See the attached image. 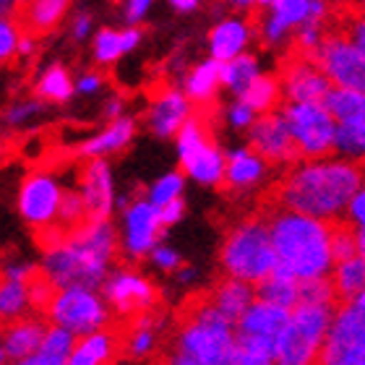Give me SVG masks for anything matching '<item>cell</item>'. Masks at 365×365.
Wrapping results in <instances>:
<instances>
[{
	"label": "cell",
	"mask_w": 365,
	"mask_h": 365,
	"mask_svg": "<svg viewBox=\"0 0 365 365\" xmlns=\"http://www.w3.org/2000/svg\"><path fill=\"white\" fill-rule=\"evenodd\" d=\"M365 185V160H324L289 168L259 198L261 214L336 220Z\"/></svg>",
	"instance_id": "obj_1"
},
{
	"label": "cell",
	"mask_w": 365,
	"mask_h": 365,
	"mask_svg": "<svg viewBox=\"0 0 365 365\" xmlns=\"http://www.w3.org/2000/svg\"><path fill=\"white\" fill-rule=\"evenodd\" d=\"M120 251V237L113 220H86L71 230L61 245L42 253L39 274L55 289H102L113 261Z\"/></svg>",
	"instance_id": "obj_2"
},
{
	"label": "cell",
	"mask_w": 365,
	"mask_h": 365,
	"mask_svg": "<svg viewBox=\"0 0 365 365\" xmlns=\"http://www.w3.org/2000/svg\"><path fill=\"white\" fill-rule=\"evenodd\" d=\"M261 214V212H259ZM272 227L277 272L297 282L327 277L331 259V225L329 220H313L303 214H264Z\"/></svg>",
	"instance_id": "obj_3"
},
{
	"label": "cell",
	"mask_w": 365,
	"mask_h": 365,
	"mask_svg": "<svg viewBox=\"0 0 365 365\" xmlns=\"http://www.w3.org/2000/svg\"><path fill=\"white\" fill-rule=\"evenodd\" d=\"M173 352L201 365H237V331L214 305L212 292L190 295L178 313Z\"/></svg>",
	"instance_id": "obj_4"
},
{
	"label": "cell",
	"mask_w": 365,
	"mask_h": 365,
	"mask_svg": "<svg viewBox=\"0 0 365 365\" xmlns=\"http://www.w3.org/2000/svg\"><path fill=\"white\" fill-rule=\"evenodd\" d=\"M222 269L227 277L256 284L267 282L277 272V251H274L272 227L264 214H253L237 222L230 230L220 251Z\"/></svg>",
	"instance_id": "obj_5"
},
{
	"label": "cell",
	"mask_w": 365,
	"mask_h": 365,
	"mask_svg": "<svg viewBox=\"0 0 365 365\" xmlns=\"http://www.w3.org/2000/svg\"><path fill=\"white\" fill-rule=\"evenodd\" d=\"M336 308L331 305H297L287 329L277 339V365H316L329 329L334 324Z\"/></svg>",
	"instance_id": "obj_6"
},
{
	"label": "cell",
	"mask_w": 365,
	"mask_h": 365,
	"mask_svg": "<svg viewBox=\"0 0 365 365\" xmlns=\"http://www.w3.org/2000/svg\"><path fill=\"white\" fill-rule=\"evenodd\" d=\"M209 113H212V107L198 110L182 125V130L178 133V157H180V170L196 182L222 185L225 170H227V157L214 141Z\"/></svg>",
	"instance_id": "obj_7"
},
{
	"label": "cell",
	"mask_w": 365,
	"mask_h": 365,
	"mask_svg": "<svg viewBox=\"0 0 365 365\" xmlns=\"http://www.w3.org/2000/svg\"><path fill=\"white\" fill-rule=\"evenodd\" d=\"M45 316L50 321V327H61L66 331H71L76 339H84V336L110 329L113 308L94 289L73 287L58 289L53 303L47 305Z\"/></svg>",
	"instance_id": "obj_8"
},
{
	"label": "cell",
	"mask_w": 365,
	"mask_h": 365,
	"mask_svg": "<svg viewBox=\"0 0 365 365\" xmlns=\"http://www.w3.org/2000/svg\"><path fill=\"white\" fill-rule=\"evenodd\" d=\"M327 3H311V0H274V3H256L248 8V21L253 34L264 45H277L289 29H305L327 19Z\"/></svg>",
	"instance_id": "obj_9"
},
{
	"label": "cell",
	"mask_w": 365,
	"mask_h": 365,
	"mask_svg": "<svg viewBox=\"0 0 365 365\" xmlns=\"http://www.w3.org/2000/svg\"><path fill=\"white\" fill-rule=\"evenodd\" d=\"M282 115L289 125L300 160L324 162L329 154L336 152L339 123L324 105H287Z\"/></svg>",
	"instance_id": "obj_10"
},
{
	"label": "cell",
	"mask_w": 365,
	"mask_h": 365,
	"mask_svg": "<svg viewBox=\"0 0 365 365\" xmlns=\"http://www.w3.org/2000/svg\"><path fill=\"white\" fill-rule=\"evenodd\" d=\"M321 45L313 55V63L329 76L336 89H352L365 94V53L347 37L336 34L321 24Z\"/></svg>",
	"instance_id": "obj_11"
},
{
	"label": "cell",
	"mask_w": 365,
	"mask_h": 365,
	"mask_svg": "<svg viewBox=\"0 0 365 365\" xmlns=\"http://www.w3.org/2000/svg\"><path fill=\"white\" fill-rule=\"evenodd\" d=\"M63 196H66V188H63L61 180L53 173H47V170H31L29 175L21 180L16 206H19L21 220L29 227L37 230V232H42V230L58 225Z\"/></svg>",
	"instance_id": "obj_12"
},
{
	"label": "cell",
	"mask_w": 365,
	"mask_h": 365,
	"mask_svg": "<svg viewBox=\"0 0 365 365\" xmlns=\"http://www.w3.org/2000/svg\"><path fill=\"white\" fill-rule=\"evenodd\" d=\"M277 81L289 105H324L329 91L334 89L327 73L308 55H300L289 47L282 55Z\"/></svg>",
	"instance_id": "obj_13"
},
{
	"label": "cell",
	"mask_w": 365,
	"mask_h": 365,
	"mask_svg": "<svg viewBox=\"0 0 365 365\" xmlns=\"http://www.w3.org/2000/svg\"><path fill=\"white\" fill-rule=\"evenodd\" d=\"M102 297L107 305L120 316H144V313H154L157 303H160V292L152 282L146 279L144 274H138L136 269L128 267H115L107 274L105 284H102Z\"/></svg>",
	"instance_id": "obj_14"
},
{
	"label": "cell",
	"mask_w": 365,
	"mask_h": 365,
	"mask_svg": "<svg viewBox=\"0 0 365 365\" xmlns=\"http://www.w3.org/2000/svg\"><path fill=\"white\" fill-rule=\"evenodd\" d=\"M251 133H248V146L256 157L267 162V165H292L295 168L300 162L297 146L292 141L289 125L282 113H269L259 115L253 123Z\"/></svg>",
	"instance_id": "obj_15"
},
{
	"label": "cell",
	"mask_w": 365,
	"mask_h": 365,
	"mask_svg": "<svg viewBox=\"0 0 365 365\" xmlns=\"http://www.w3.org/2000/svg\"><path fill=\"white\" fill-rule=\"evenodd\" d=\"M162 220L160 209L149 198H130L128 209L123 212V237L120 248L128 259L152 256V251L160 245Z\"/></svg>",
	"instance_id": "obj_16"
},
{
	"label": "cell",
	"mask_w": 365,
	"mask_h": 365,
	"mask_svg": "<svg viewBox=\"0 0 365 365\" xmlns=\"http://www.w3.org/2000/svg\"><path fill=\"white\" fill-rule=\"evenodd\" d=\"M190 118H193V107H190L185 91L175 89V86H160L154 91L149 110H146V123L154 136H178Z\"/></svg>",
	"instance_id": "obj_17"
},
{
	"label": "cell",
	"mask_w": 365,
	"mask_h": 365,
	"mask_svg": "<svg viewBox=\"0 0 365 365\" xmlns=\"http://www.w3.org/2000/svg\"><path fill=\"white\" fill-rule=\"evenodd\" d=\"M78 193L84 198L89 220H110L113 209L118 206L115 196L113 170L107 160H89L78 178Z\"/></svg>",
	"instance_id": "obj_18"
},
{
	"label": "cell",
	"mask_w": 365,
	"mask_h": 365,
	"mask_svg": "<svg viewBox=\"0 0 365 365\" xmlns=\"http://www.w3.org/2000/svg\"><path fill=\"white\" fill-rule=\"evenodd\" d=\"M47 327L50 324H45L39 316H31V313L26 319H19L14 324H8V327H0V342L6 347L11 365H19L24 360H29L31 355H37L39 347H42V339L47 334Z\"/></svg>",
	"instance_id": "obj_19"
},
{
	"label": "cell",
	"mask_w": 365,
	"mask_h": 365,
	"mask_svg": "<svg viewBox=\"0 0 365 365\" xmlns=\"http://www.w3.org/2000/svg\"><path fill=\"white\" fill-rule=\"evenodd\" d=\"M253 37V26L248 21V16H230L222 19L212 31H209V50L212 58L220 63H230L240 58L248 45V39Z\"/></svg>",
	"instance_id": "obj_20"
},
{
	"label": "cell",
	"mask_w": 365,
	"mask_h": 365,
	"mask_svg": "<svg viewBox=\"0 0 365 365\" xmlns=\"http://www.w3.org/2000/svg\"><path fill=\"white\" fill-rule=\"evenodd\" d=\"M289 319H292V311H287V308H279V305L267 303V300H256L240 319L235 331L240 336H259V339L277 342L282 331L287 329Z\"/></svg>",
	"instance_id": "obj_21"
},
{
	"label": "cell",
	"mask_w": 365,
	"mask_h": 365,
	"mask_svg": "<svg viewBox=\"0 0 365 365\" xmlns=\"http://www.w3.org/2000/svg\"><path fill=\"white\" fill-rule=\"evenodd\" d=\"M133 136H136V120L125 115V118H120V120L107 123L99 133L86 138L84 144L78 146V154L86 157V162L105 160L107 154H115V152H120V149H125V146L133 141Z\"/></svg>",
	"instance_id": "obj_22"
},
{
	"label": "cell",
	"mask_w": 365,
	"mask_h": 365,
	"mask_svg": "<svg viewBox=\"0 0 365 365\" xmlns=\"http://www.w3.org/2000/svg\"><path fill=\"white\" fill-rule=\"evenodd\" d=\"M209 292H212V300H214V305L220 308L222 316H225L230 324H235V327L240 324V319H243L245 313H248V308L256 303V300H253V295H256L253 284L235 279V277H222Z\"/></svg>",
	"instance_id": "obj_23"
},
{
	"label": "cell",
	"mask_w": 365,
	"mask_h": 365,
	"mask_svg": "<svg viewBox=\"0 0 365 365\" xmlns=\"http://www.w3.org/2000/svg\"><path fill=\"white\" fill-rule=\"evenodd\" d=\"M123 347V331L105 329L97 334L78 339L71 352L68 365H113L115 355Z\"/></svg>",
	"instance_id": "obj_24"
},
{
	"label": "cell",
	"mask_w": 365,
	"mask_h": 365,
	"mask_svg": "<svg viewBox=\"0 0 365 365\" xmlns=\"http://www.w3.org/2000/svg\"><path fill=\"white\" fill-rule=\"evenodd\" d=\"M220 84H222V63L209 58V61L198 63L196 68L185 76V97L190 99V105H198L201 110L214 107Z\"/></svg>",
	"instance_id": "obj_25"
},
{
	"label": "cell",
	"mask_w": 365,
	"mask_h": 365,
	"mask_svg": "<svg viewBox=\"0 0 365 365\" xmlns=\"http://www.w3.org/2000/svg\"><path fill=\"white\" fill-rule=\"evenodd\" d=\"M138 42H141V31H138L136 26H128V29H123V31L105 26V29H99L97 34H94V42H91L94 63L110 66V63H115L125 53L136 50Z\"/></svg>",
	"instance_id": "obj_26"
},
{
	"label": "cell",
	"mask_w": 365,
	"mask_h": 365,
	"mask_svg": "<svg viewBox=\"0 0 365 365\" xmlns=\"http://www.w3.org/2000/svg\"><path fill=\"white\" fill-rule=\"evenodd\" d=\"M267 173V162L256 157L251 149H237L227 154V170H225V188L227 190H245L256 185L261 175Z\"/></svg>",
	"instance_id": "obj_27"
},
{
	"label": "cell",
	"mask_w": 365,
	"mask_h": 365,
	"mask_svg": "<svg viewBox=\"0 0 365 365\" xmlns=\"http://www.w3.org/2000/svg\"><path fill=\"white\" fill-rule=\"evenodd\" d=\"M331 284H334L336 311H342L347 305L358 300V295L365 289V261L363 256H355L350 261L336 264L331 274Z\"/></svg>",
	"instance_id": "obj_28"
},
{
	"label": "cell",
	"mask_w": 365,
	"mask_h": 365,
	"mask_svg": "<svg viewBox=\"0 0 365 365\" xmlns=\"http://www.w3.org/2000/svg\"><path fill=\"white\" fill-rule=\"evenodd\" d=\"M68 3L66 0H34L19 8V16L24 24V31L39 34V31H53L63 21V16L68 14Z\"/></svg>",
	"instance_id": "obj_29"
},
{
	"label": "cell",
	"mask_w": 365,
	"mask_h": 365,
	"mask_svg": "<svg viewBox=\"0 0 365 365\" xmlns=\"http://www.w3.org/2000/svg\"><path fill=\"white\" fill-rule=\"evenodd\" d=\"M34 91H37V99H42V102L63 105L76 94V81L71 78V71L63 63H50L34 81Z\"/></svg>",
	"instance_id": "obj_30"
},
{
	"label": "cell",
	"mask_w": 365,
	"mask_h": 365,
	"mask_svg": "<svg viewBox=\"0 0 365 365\" xmlns=\"http://www.w3.org/2000/svg\"><path fill=\"white\" fill-rule=\"evenodd\" d=\"M157 327H160L157 313H144V316L130 319L128 329L123 334V350H125V355L136 360L152 355L154 347H157Z\"/></svg>",
	"instance_id": "obj_31"
},
{
	"label": "cell",
	"mask_w": 365,
	"mask_h": 365,
	"mask_svg": "<svg viewBox=\"0 0 365 365\" xmlns=\"http://www.w3.org/2000/svg\"><path fill=\"white\" fill-rule=\"evenodd\" d=\"M31 311L29 284L0 277V327H8L19 319H26Z\"/></svg>",
	"instance_id": "obj_32"
},
{
	"label": "cell",
	"mask_w": 365,
	"mask_h": 365,
	"mask_svg": "<svg viewBox=\"0 0 365 365\" xmlns=\"http://www.w3.org/2000/svg\"><path fill=\"white\" fill-rule=\"evenodd\" d=\"M256 295L259 300H267V303L279 305V308H287V311H295L300 305V282L287 277V274L274 272L267 282H261L256 287Z\"/></svg>",
	"instance_id": "obj_33"
},
{
	"label": "cell",
	"mask_w": 365,
	"mask_h": 365,
	"mask_svg": "<svg viewBox=\"0 0 365 365\" xmlns=\"http://www.w3.org/2000/svg\"><path fill=\"white\" fill-rule=\"evenodd\" d=\"M331 118H334L339 125H347V123H358L365 118V94L363 91H352V89H331L329 91L327 102H324Z\"/></svg>",
	"instance_id": "obj_34"
},
{
	"label": "cell",
	"mask_w": 365,
	"mask_h": 365,
	"mask_svg": "<svg viewBox=\"0 0 365 365\" xmlns=\"http://www.w3.org/2000/svg\"><path fill=\"white\" fill-rule=\"evenodd\" d=\"M240 102H245L253 113L269 115L284 102V94H282V86H279V81H277V76H259L248 89H245Z\"/></svg>",
	"instance_id": "obj_35"
},
{
	"label": "cell",
	"mask_w": 365,
	"mask_h": 365,
	"mask_svg": "<svg viewBox=\"0 0 365 365\" xmlns=\"http://www.w3.org/2000/svg\"><path fill=\"white\" fill-rule=\"evenodd\" d=\"M329 225H331V259H334V267L342 264V261H350L355 256H360V245H358L360 230L350 220H342V217L329 220Z\"/></svg>",
	"instance_id": "obj_36"
},
{
	"label": "cell",
	"mask_w": 365,
	"mask_h": 365,
	"mask_svg": "<svg viewBox=\"0 0 365 365\" xmlns=\"http://www.w3.org/2000/svg\"><path fill=\"white\" fill-rule=\"evenodd\" d=\"M259 66H256V58L253 55H240L235 61L230 63H222V84L232 89L237 97H243L245 89L259 78Z\"/></svg>",
	"instance_id": "obj_37"
},
{
	"label": "cell",
	"mask_w": 365,
	"mask_h": 365,
	"mask_svg": "<svg viewBox=\"0 0 365 365\" xmlns=\"http://www.w3.org/2000/svg\"><path fill=\"white\" fill-rule=\"evenodd\" d=\"M274 350H277V342L272 339L237 334V365H277Z\"/></svg>",
	"instance_id": "obj_38"
},
{
	"label": "cell",
	"mask_w": 365,
	"mask_h": 365,
	"mask_svg": "<svg viewBox=\"0 0 365 365\" xmlns=\"http://www.w3.org/2000/svg\"><path fill=\"white\" fill-rule=\"evenodd\" d=\"M182 185H185V175L175 170V173H168V175H162L160 180H154L149 193H146V198H149L157 209H162V206H168L180 198Z\"/></svg>",
	"instance_id": "obj_39"
},
{
	"label": "cell",
	"mask_w": 365,
	"mask_h": 365,
	"mask_svg": "<svg viewBox=\"0 0 365 365\" xmlns=\"http://www.w3.org/2000/svg\"><path fill=\"white\" fill-rule=\"evenodd\" d=\"M336 149L344 154H350V157H355V160H363L365 157V118L358 123L339 125V133H336Z\"/></svg>",
	"instance_id": "obj_40"
},
{
	"label": "cell",
	"mask_w": 365,
	"mask_h": 365,
	"mask_svg": "<svg viewBox=\"0 0 365 365\" xmlns=\"http://www.w3.org/2000/svg\"><path fill=\"white\" fill-rule=\"evenodd\" d=\"M89 220V214H86V206H84V198L78 190H66V196H63V204H61V217H58V225L63 230H76L78 225H84Z\"/></svg>",
	"instance_id": "obj_41"
},
{
	"label": "cell",
	"mask_w": 365,
	"mask_h": 365,
	"mask_svg": "<svg viewBox=\"0 0 365 365\" xmlns=\"http://www.w3.org/2000/svg\"><path fill=\"white\" fill-rule=\"evenodd\" d=\"M24 29L16 19H0V66L8 63L14 55H19V42H21Z\"/></svg>",
	"instance_id": "obj_42"
},
{
	"label": "cell",
	"mask_w": 365,
	"mask_h": 365,
	"mask_svg": "<svg viewBox=\"0 0 365 365\" xmlns=\"http://www.w3.org/2000/svg\"><path fill=\"white\" fill-rule=\"evenodd\" d=\"M39 113H42V99H19L3 113V123L11 125V128H19L26 120L37 118Z\"/></svg>",
	"instance_id": "obj_43"
},
{
	"label": "cell",
	"mask_w": 365,
	"mask_h": 365,
	"mask_svg": "<svg viewBox=\"0 0 365 365\" xmlns=\"http://www.w3.org/2000/svg\"><path fill=\"white\" fill-rule=\"evenodd\" d=\"M0 277L3 279H14V282H24L29 284L31 279L39 277V264H31V261H21V259H11L0 267Z\"/></svg>",
	"instance_id": "obj_44"
},
{
	"label": "cell",
	"mask_w": 365,
	"mask_h": 365,
	"mask_svg": "<svg viewBox=\"0 0 365 365\" xmlns=\"http://www.w3.org/2000/svg\"><path fill=\"white\" fill-rule=\"evenodd\" d=\"M152 261L162 269V272H180V269H182L180 253H178L175 248H170V245H165V243H160V245H157V248L152 251Z\"/></svg>",
	"instance_id": "obj_45"
},
{
	"label": "cell",
	"mask_w": 365,
	"mask_h": 365,
	"mask_svg": "<svg viewBox=\"0 0 365 365\" xmlns=\"http://www.w3.org/2000/svg\"><path fill=\"white\" fill-rule=\"evenodd\" d=\"M227 115H230V123L237 125V128H251L253 123H256V113L245 102H235V105L230 107Z\"/></svg>",
	"instance_id": "obj_46"
},
{
	"label": "cell",
	"mask_w": 365,
	"mask_h": 365,
	"mask_svg": "<svg viewBox=\"0 0 365 365\" xmlns=\"http://www.w3.org/2000/svg\"><path fill=\"white\" fill-rule=\"evenodd\" d=\"M91 29H94V19H91V14L78 11V14L73 16V21H71V37L76 39V42H84V39L91 34Z\"/></svg>",
	"instance_id": "obj_47"
},
{
	"label": "cell",
	"mask_w": 365,
	"mask_h": 365,
	"mask_svg": "<svg viewBox=\"0 0 365 365\" xmlns=\"http://www.w3.org/2000/svg\"><path fill=\"white\" fill-rule=\"evenodd\" d=\"M102 86H105V76H102V73H97V71L81 73V76L76 78V91H78V94H97Z\"/></svg>",
	"instance_id": "obj_48"
},
{
	"label": "cell",
	"mask_w": 365,
	"mask_h": 365,
	"mask_svg": "<svg viewBox=\"0 0 365 365\" xmlns=\"http://www.w3.org/2000/svg\"><path fill=\"white\" fill-rule=\"evenodd\" d=\"M149 8H152L149 0H130V3H125L123 16H125V21H128L130 26H136V24L144 21V16L149 14Z\"/></svg>",
	"instance_id": "obj_49"
},
{
	"label": "cell",
	"mask_w": 365,
	"mask_h": 365,
	"mask_svg": "<svg viewBox=\"0 0 365 365\" xmlns=\"http://www.w3.org/2000/svg\"><path fill=\"white\" fill-rule=\"evenodd\" d=\"M350 222L355 225V227H360V232H365V185L358 190V196L352 198L350 204Z\"/></svg>",
	"instance_id": "obj_50"
},
{
	"label": "cell",
	"mask_w": 365,
	"mask_h": 365,
	"mask_svg": "<svg viewBox=\"0 0 365 365\" xmlns=\"http://www.w3.org/2000/svg\"><path fill=\"white\" fill-rule=\"evenodd\" d=\"M182 214H185V201H182V198H178V201H173V204H168V206H162L160 209L162 227H170V225L180 222Z\"/></svg>",
	"instance_id": "obj_51"
},
{
	"label": "cell",
	"mask_w": 365,
	"mask_h": 365,
	"mask_svg": "<svg viewBox=\"0 0 365 365\" xmlns=\"http://www.w3.org/2000/svg\"><path fill=\"white\" fill-rule=\"evenodd\" d=\"M102 110H105V118L110 123H115V120H120V118H125V115H123V97H110L105 102V107H102Z\"/></svg>",
	"instance_id": "obj_52"
},
{
	"label": "cell",
	"mask_w": 365,
	"mask_h": 365,
	"mask_svg": "<svg viewBox=\"0 0 365 365\" xmlns=\"http://www.w3.org/2000/svg\"><path fill=\"white\" fill-rule=\"evenodd\" d=\"M34 47H37V39H34V34L24 31L21 42H19V55H31V53H34Z\"/></svg>",
	"instance_id": "obj_53"
},
{
	"label": "cell",
	"mask_w": 365,
	"mask_h": 365,
	"mask_svg": "<svg viewBox=\"0 0 365 365\" xmlns=\"http://www.w3.org/2000/svg\"><path fill=\"white\" fill-rule=\"evenodd\" d=\"M19 3H11V0H0V19H16L19 16Z\"/></svg>",
	"instance_id": "obj_54"
},
{
	"label": "cell",
	"mask_w": 365,
	"mask_h": 365,
	"mask_svg": "<svg viewBox=\"0 0 365 365\" xmlns=\"http://www.w3.org/2000/svg\"><path fill=\"white\" fill-rule=\"evenodd\" d=\"M170 6L175 8V11H180V14H188V11H196L198 3H196V0H173Z\"/></svg>",
	"instance_id": "obj_55"
},
{
	"label": "cell",
	"mask_w": 365,
	"mask_h": 365,
	"mask_svg": "<svg viewBox=\"0 0 365 365\" xmlns=\"http://www.w3.org/2000/svg\"><path fill=\"white\" fill-rule=\"evenodd\" d=\"M168 365H201V363L185 358V355H180V352H170V355H168Z\"/></svg>",
	"instance_id": "obj_56"
},
{
	"label": "cell",
	"mask_w": 365,
	"mask_h": 365,
	"mask_svg": "<svg viewBox=\"0 0 365 365\" xmlns=\"http://www.w3.org/2000/svg\"><path fill=\"white\" fill-rule=\"evenodd\" d=\"M193 274H196L193 269L185 267V269H180V272H178V279H180V282H190V279H193Z\"/></svg>",
	"instance_id": "obj_57"
},
{
	"label": "cell",
	"mask_w": 365,
	"mask_h": 365,
	"mask_svg": "<svg viewBox=\"0 0 365 365\" xmlns=\"http://www.w3.org/2000/svg\"><path fill=\"white\" fill-rule=\"evenodd\" d=\"M11 360H8V352H6V347H3V342H0V365H8Z\"/></svg>",
	"instance_id": "obj_58"
},
{
	"label": "cell",
	"mask_w": 365,
	"mask_h": 365,
	"mask_svg": "<svg viewBox=\"0 0 365 365\" xmlns=\"http://www.w3.org/2000/svg\"><path fill=\"white\" fill-rule=\"evenodd\" d=\"M352 305H358L360 311L365 313V289H363V292H360V295H358V300H355V303H352Z\"/></svg>",
	"instance_id": "obj_59"
},
{
	"label": "cell",
	"mask_w": 365,
	"mask_h": 365,
	"mask_svg": "<svg viewBox=\"0 0 365 365\" xmlns=\"http://www.w3.org/2000/svg\"><path fill=\"white\" fill-rule=\"evenodd\" d=\"M358 245H360V256H363V261H365V232H360Z\"/></svg>",
	"instance_id": "obj_60"
},
{
	"label": "cell",
	"mask_w": 365,
	"mask_h": 365,
	"mask_svg": "<svg viewBox=\"0 0 365 365\" xmlns=\"http://www.w3.org/2000/svg\"><path fill=\"white\" fill-rule=\"evenodd\" d=\"M358 8H360V14L365 16V3H358Z\"/></svg>",
	"instance_id": "obj_61"
},
{
	"label": "cell",
	"mask_w": 365,
	"mask_h": 365,
	"mask_svg": "<svg viewBox=\"0 0 365 365\" xmlns=\"http://www.w3.org/2000/svg\"><path fill=\"white\" fill-rule=\"evenodd\" d=\"M0 152H3V136H0Z\"/></svg>",
	"instance_id": "obj_62"
},
{
	"label": "cell",
	"mask_w": 365,
	"mask_h": 365,
	"mask_svg": "<svg viewBox=\"0 0 365 365\" xmlns=\"http://www.w3.org/2000/svg\"><path fill=\"white\" fill-rule=\"evenodd\" d=\"M157 365H168V360H165V363H157Z\"/></svg>",
	"instance_id": "obj_63"
}]
</instances>
